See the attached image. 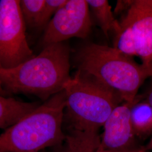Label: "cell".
<instances>
[{
    "instance_id": "obj_1",
    "label": "cell",
    "mask_w": 152,
    "mask_h": 152,
    "mask_svg": "<svg viewBox=\"0 0 152 152\" xmlns=\"http://www.w3.org/2000/svg\"><path fill=\"white\" fill-rule=\"evenodd\" d=\"M70 49L65 42L49 45L39 54L10 69L0 68V84L8 94L33 95L46 101L71 79Z\"/></svg>"
},
{
    "instance_id": "obj_2",
    "label": "cell",
    "mask_w": 152,
    "mask_h": 152,
    "mask_svg": "<svg viewBox=\"0 0 152 152\" xmlns=\"http://www.w3.org/2000/svg\"><path fill=\"white\" fill-rule=\"evenodd\" d=\"M75 63L77 71L92 77L129 103L135 101L141 85L152 76V66L139 64L113 47L99 44L83 46Z\"/></svg>"
},
{
    "instance_id": "obj_3",
    "label": "cell",
    "mask_w": 152,
    "mask_h": 152,
    "mask_svg": "<svg viewBox=\"0 0 152 152\" xmlns=\"http://www.w3.org/2000/svg\"><path fill=\"white\" fill-rule=\"evenodd\" d=\"M65 105L64 90L41 104L0 135V152H41L60 146Z\"/></svg>"
},
{
    "instance_id": "obj_4",
    "label": "cell",
    "mask_w": 152,
    "mask_h": 152,
    "mask_svg": "<svg viewBox=\"0 0 152 152\" xmlns=\"http://www.w3.org/2000/svg\"><path fill=\"white\" fill-rule=\"evenodd\" d=\"M64 91V121L68 129L98 132L121 100L114 91L79 71L66 82Z\"/></svg>"
},
{
    "instance_id": "obj_5",
    "label": "cell",
    "mask_w": 152,
    "mask_h": 152,
    "mask_svg": "<svg viewBox=\"0 0 152 152\" xmlns=\"http://www.w3.org/2000/svg\"><path fill=\"white\" fill-rule=\"evenodd\" d=\"M20 1H0V68L10 69L34 56L28 44Z\"/></svg>"
},
{
    "instance_id": "obj_6",
    "label": "cell",
    "mask_w": 152,
    "mask_h": 152,
    "mask_svg": "<svg viewBox=\"0 0 152 152\" xmlns=\"http://www.w3.org/2000/svg\"><path fill=\"white\" fill-rule=\"evenodd\" d=\"M86 0H67L44 29L41 44L44 48L73 37L85 39L92 26Z\"/></svg>"
},
{
    "instance_id": "obj_7",
    "label": "cell",
    "mask_w": 152,
    "mask_h": 152,
    "mask_svg": "<svg viewBox=\"0 0 152 152\" xmlns=\"http://www.w3.org/2000/svg\"><path fill=\"white\" fill-rule=\"evenodd\" d=\"M135 102H124L114 108L104 125L100 151L124 152L137 148L130 119L131 108Z\"/></svg>"
},
{
    "instance_id": "obj_8",
    "label": "cell",
    "mask_w": 152,
    "mask_h": 152,
    "mask_svg": "<svg viewBox=\"0 0 152 152\" xmlns=\"http://www.w3.org/2000/svg\"><path fill=\"white\" fill-rule=\"evenodd\" d=\"M122 21L134 36L137 56L143 65L152 66V0H134Z\"/></svg>"
},
{
    "instance_id": "obj_9",
    "label": "cell",
    "mask_w": 152,
    "mask_h": 152,
    "mask_svg": "<svg viewBox=\"0 0 152 152\" xmlns=\"http://www.w3.org/2000/svg\"><path fill=\"white\" fill-rule=\"evenodd\" d=\"M40 104L22 102L0 95V129L5 130L9 128Z\"/></svg>"
},
{
    "instance_id": "obj_10",
    "label": "cell",
    "mask_w": 152,
    "mask_h": 152,
    "mask_svg": "<svg viewBox=\"0 0 152 152\" xmlns=\"http://www.w3.org/2000/svg\"><path fill=\"white\" fill-rule=\"evenodd\" d=\"M100 144L98 132L69 129L58 152H98Z\"/></svg>"
},
{
    "instance_id": "obj_11",
    "label": "cell",
    "mask_w": 152,
    "mask_h": 152,
    "mask_svg": "<svg viewBox=\"0 0 152 152\" xmlns=\"http://www.w3.org/2000/svg\"><path fill=\"white\" fill-rule=\"evenodd\" d=\"M131 123L136 137L152 136V106L145 99L137 96L130 109Z\"/></svg>"
},
{
    "instance_id": "obj_12",
    "label": "cell",
    "mask_w": 152,
    "mask_h": 152,
    "mask_svg": "<svg viewBox=\"0 0 152 152\" xmlns=\"http://www.w3.org/2000/svg\"><path fill=\"white\" fill-rule=\"evenodd\" d=\"M87 2L98 25L107 38L110 32H113L115 34L120 32V23L115 19L108 1L88 0Z\"/></svg>"
},
{
    "instance_id": "obj_13",
    "label": "cell",
    "mask_w": 152,
    "mask_h": 152,
    "mask_svg": "<svg viewBox=\"0 0 152 152\" xmlns=\"http://www.w3.org/2000/svg\"><path fill=\"white\" fill-rule=\"evenodd\" d=\"M46 0H22L20 8L26 27L36 29Z\"/></svg>"
},
{
    "instance_id": "obj_14",
    "label": "cell",
    "mask_w": 152,
    "mask_h": 152,
    "mask_svg": "<svg viewBox=\"0 0 152 152\" xmlns=\"http://www.w3.org/2000/svg\"><path fill=\"white\" fill-rule=\"evenodd\" d=\"M120 23L121 29L120 32L115 34L113 48L131 57L137 56L134 38L130 27L122 20Z\"/></svg>"
},
{
    "instance_id": "obj_15",
    "label": "cell",
    "mask_w": 152,
    "mask_h": 152,
    "mask_svg": "<svg viewBox=\"0 0 152 152\" xmlns=\"http://www.w3.org/2000/svg\"><path fill=\"white\" fill-rule=\"evenodd\" d=\"M67 0H46L36 29H45L55 13Z\"/></svg>"
},
{
    "instance_id": "obj_16",
    "label": "cell",
    "mask_w": 152,
    "mask_h": 152,
    "mask_svg": "<svg viewBox=\"0 0 152 152\" xmlns=\"http://www.w3.org/2000/svg\"><path fill=\"white\" fill-rule=\"evenodd\" d=\"M133 2V1H118L115 6L114 12L120 14L122 11H127Z\"/></svg>"
},
{
    "instance_id": "obj_17",
    "label": "cell",
    "mask_w": 152,
    "mask_h": 152,
    "mask_svg": "<svg viewBox=\"0 0 152 152\" xmlns=\"http://www.w3.org/2000/svg\"><path fill=\"white\" fill-rule=\"evenodd\" d=\"M152 78L151 84L148 88V90L147 91V93L145 95V100H147V102L150 104L152 106V76L151 77Z\"/></svg>"
},
{
    "instance_id": "obj_18",
    "label": "cell",
    "mask_w": 152,
    "mask_h": 152,
    "mask_svg": "<svg viewBox=\"0 0 152 152\" xmlns=\"http://www.w3.org/2000/svg\"><path fill=\"white\" fill-rule=\"evenodd\" d=\"M141 150L142 152H148L152 151V136L146 145L141 147Z\"/></svg>"
},
{
    "instance_id": "obj_19",
    "label": "cell",
    "mask_w": 152,
    "mask_h": 152,
    "mask_svg": "<svg viewBox=\"0 0 152 152\" xmlns=\"http://www.w3.org/2000/svg\"><path fill=\"white\" fill-rule=\"evenodd\" d=\"M0 95H2V96H6L8 95V94L4 91V90L3 89V88L1 87V86H0Z\"/></svg>"
},
{
    "instance_id": "obj_20",
    "label": "cell",
    "mask_w": 152,
    "mask_h": 152,
    "mask_svg": "<svg viewBox=\"0 0 152 152\" xmlns=\"http://www.w3.org/2000/svg\"><path fill=\"white\" fill-rule=\"evenodd\" d=\"M126 152H142L141 151V148H136V149H132V150H130V151H127Z\"/></svg>"
},
{
    "instance_id": "obj_21",
    "label": "cell",
    "mask_w": 152,
    "mask_h": 152,
    "mask_svg": "<svg viewBox=\"0 0 152 152\" xmlns=\"http://www.w3.org/2000/svg\"><path fill=\"white\" fill-rule=\"evenodd\" d=\"M127 151H124V152H109V151H100L99 149L98 150V152H126Z\"/></svg>"
},
{
    "instance_id": "obj_22",
    "label": "cell",
    "mask_w": 152,
    "mask_h": 152,
    "mask_svg": "<svg viewBox=\"0 0 152 152\" xmlns=\"http://www.w3.org/2000/svg\"><path fill=\"white\" fill-rule=\"evenodd\" d=\"M0 86H1V84H0ZM1 87H2V86H1Z\"/></svg>"
}]
</instances>
